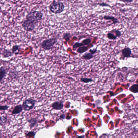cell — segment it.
I'll return each mask as SVG.
<instances>
[{"label": "cell", "instance_id": "6da1fadb", "mask_svg": "<svg viewBox=\"0 0 138 138\" xmlns=\"http://www.w3.org/2000/svg\"><path fill=\"white\" fill-rule=\"evenodd\" d=\"M49 8L51 13L55 14H58L63 12L65 5L63 2L53 0L49 6Z\"/></svg>", "mask_w": 138, "mask_h": 138}, {"label": "cell", "instance_id": "7a4b0ae2", "mask_svg": "<svg viewBox=\"0 0 138 138\" xmlns=\"http://www.w3.org/2000/svg\"><path fill=\"white\" fill-rule=\"evenodd\" d=\"M43 16V14L40 11L32 10L26 15V19L35 22L41 21Z\"/></svg>", "mask_w": 138, "mask_h": 138}, {"label": "cell", "instance_id": "3957f363", "mask_svg": "<svg viewBox=\"0 0 138 138\" xmlns=\"http://www.w3.org/2000/svg\"><path fill=\"white\" fill-rule=\"evenodd\" d=\"M58 41V39L56 37L48 39L43 40L41 44V47L45 50H50L54 47L55 45Z\"/></svg>", "mask_w": 138, "mask_h": 138}, {"label": "cell", "instance_id": "277c9868", "mask_svg": "<svg viewBox=\"0 0 138 138\" xmlns=\"http://www.w3.org/2000/svg\"><path fill=\"white\" fill-rule=\"evenodd\" d=\"M36 101L32 98L25 99L23 103L22 106L25 111H29L34 108Z\"/></svg>", "mask_w": 138, "mask_h": 138}, {"label": "cell", "instance_id": "5b68a950", "mask_svg": "<svg viewBox=\"0 0 138 138\" xmlns=\"http://www.w3.org/2000/svg\"><path fill=\"white\" fill-rule=\"evenodd\" d=\"M22 27L25 31L27 32H32L35 28L34 22L28 19L23 21Z\"/></svg>", "mask_w": 138, "mask_h": 138}, {"label": "cell", "instance_id": "8992f818", "mask_svg": "<svg viewBox=\"0 0 138 138\" xmlns=\"http://www.w3.org/2000/svg\"><path fill=\"white\" fill-rule=\"evenodd\" d=\"M64 106L63 102L62 101H57L52 104L51 106L52 109L55 110H61Z\"/></svg>", "mask_w": 138, "mask_h": 138}, {"label": "cell", "instance_id": "52a82bcc", "mask_svg": "<svg viewBox=\"0 0 138 138\" xmlns=\"http://www.w3.org/2000/svg\"><path fill=\"white\" fill-rule=\"evenodd\" d=\"M23 107L22 104H18L15 106L14 108V109L11 112L12 115L18 114H20L23 110Z\"/></svg>", "mask_w": 138, "mask_h": 138}, {"label": "cell", "instance_id": "ba28073f", "mask_svg": "<svg viewBox=\"0 0 138 138\" xmlns=\"http://www.w3.org/2000/svg\"><path fill=\"white\" fill-rule=\"evenodd\" d=\"M27 121L28 122L29 127L31 129L34 127L38 124V120L35 118L31 117V118L28 119Z\"/></svg>", "mask_w": 138, "mask_h": 138}, {"label": "cell", "instance_id": "9c48e42d", "mask_svg": "<svg viewBox=\"0 0 138 138\" xmlns=\"http://www.w3.org/2000/svg\"><path fill=\"white\" fill-rule=\"evenodd\" d=\"M8 70L3 66L0 67V82L2 81L5 77L8 72Z\"/></svg>", "mask_w": 138, "mask_h": 138}, {"label": "cell", "instance_id": "30bf717a", "mask_svg": "<svg viewBox=\"0 0 138 138\" xmlns=\"http://www.w3.org/2000/svg\"><path fill=\"white\" fill-rule=\"evenodd\" d=\"M131 49L129 47H125L122 50V54L124 57H129L131 55Z\"/></svg>", "mask_w": 138, "mask_h": 138}, {"label": "cell", "instance_id": "8fae6325", "mask_svg": "<svg viewBox=\"0 0 138 138\" xmlns=\"http://www.w3.org/2000/svg\"><path fill=\"white\" fill-rule=\"evenodd\" d=\"M103 18L106 20H110L113 22V24H115L118 23V21L117 19L115 17H114L112 16H109V15H105L103 17Z\"/></svg>", "mask_w": 138, "mask_h": 138}, {"label": "cell", "instance_id": "7c38bea8", "mask_svg": "<svg viewBox=\"0 0 138 138\" xmlns=\"http://www.w3.org/2000/svg\"><path fill=\"white\" fill-rule=\"evenodd\" d=\"M13 55V54L12 52H11L9 49H3V53H2V55H3V57L4 58H7L12 57Z\"/></svg>", "mask_w": 138, "mask_h": 138}, {"label": "cell", "instance_id": "4fadbf2b", "mask_svg": "<svg viewBox=\"0 0 138 138\" xmlns=\"http://www.w3.org/2000/svg\"><path fill=\"white\" fill-rule=\"evenodd\" d=\"M94 57V55L90 53V52H87L84 54L81 58L84 60H89Z\"/></svg>", "mask_w": 138, "mask_h": 138}, {"label": "cell", "instance_id": "5bb4252c", "mask_svg": "<svg viewBox=\"0 0 138 138\" xmlns=\"http://www.w3.org/2000/svg\"><path fill=\"white\" fill-rule=\"evenodd\" d=\"M20 50V47L19 45H15L11 49V52L13 54H14L15 55L19 54V52Z\"/></svg>", "mask_w": 138, "mask_h": 138}, {"label": "cell", "instance_id": "9a60e30c", "mask_svg": "<svg viewBox=\"0 0 138 138\" xmlns=\"http://www.w3.org/2000/svg\"><path fill=\"white\" fill-rule=\"evenodd\" d=\"M88 50H89L88 47L84 46L78 48V49H77V52L79 54H82Z\"/></svg>", "mask_w": 138, "mask_h": 138}, {"label": "cell", "instance_id": "2e32d148", "mask_svg": "<svg viewBox=\"0 0 138 138\" xmlns=\"http://www.w3.org/2000/svg\"><path fill=\"white\" fill-rule=\"evenodd\" d=\"M8 121V118L6 115L0 117V125H5Z\"/></svg>", "mask_w": 138, "mask_h": 138}, {"label": "cell", "instance_id": "e0dca14e", "mask_svg": "<svg viewBox=\"0 0 138 138\" xmlns=\"http://www.w3.org/2000/svg\"><path fill=\"white\" fill-rule=\"evenodd\" d=\"M71 36L70 33H65L63 35V39L66 41V42H68L70 40Z\"/></svg>", "mask_w": 138, "mask_h": 138}, {"label": "cell", "instance_id": "ac0fdd59", "mask_svg": "<svg viewBox=\"0 0 138 138\" xmlns=\"http://www.w3.org/2000/svg\"><path fill=\"white\" fill-rule=\"evenodd\" d=\"M80 81L82 83H89L93 81V79L90 78H87V77H81L80 78Z\"/></svg>", "mask_w": 138, "mask_h": 138}, {"label": "cell", "instance_id": "d6986e66", "mask_svg": "<svg viewBox=\"0 0 138 138\" xmlns=\"http://www.w3.org/2000/svg\"><path fill=\"white\" fill-rule=\"evenodd\" d=\"M107 38L110 40H116L117 38V37L116 35H115L114 33L109 32L107 34Z\"/></svg>", "mask_w": 138, "mask_h": 138}, {"label": "cell", "instance_id": "ffe728a7", "mask_svg": "<svg viewBox=\"0 0 138 138\" xmlns=\"http://www.w3.org/2000/svg\"><path fill=\"white\" fill-rule=\"evenodd\" d=\"M130 90L133 92H138V84H135L132 85L131 87H130Z\"/></svg>", "mask_w": 138, "mask_h": 138}, {"label": "cell", "instance_id": "44dd1931", "mask_svg": "<svg viewBox=\"0 0 138 138\" xmlns=\"http://www.w3.org/2000/svg\"><path fill=\"white\" fill-rule=\"evenodd\" d=\"M84 44L81 42V43H79V42H76V43H74V44L72 46V47L74 49H76L77 48H79V47H80L82 46H84Z\"/></svg>", "mask_w": 138, "mask_h": 138}, {"label": "cell", "instance_id": "7402d4cb", "mask_svg": "<svg viewBox=\"0 0 138 138\" xmlns=\"http://www.w3.org/2000/svg\"><path fill=\"white\" fill-rule=\"evenodd\" d=\"M91 41H92L91 39L89 38H87L82 40V42L84 44V46H87V45H89L91 43Z\"/></svg>", "mask_w": 138, "mask_h": 138}, {"label": "cell", "instance_id": "603a6c76", "mask_svg": "<svg viewBox=\"0 0 138 138\" xmlns=\"http://www.w3.org/2000/svg\"><path fill=\"white\" fill-rule=\"evenodd\" d=\"M36 133L34 131H30L25 134V136L26 137H35Z\"/></svg>", "mask_w": 138, "mask_h": 138}, {"label": "cell", "instance_id": "cb8c5ba5", "mask_svg": "<svg viewBox=\"0 0 138 138\" xmlns=\"http://www.w3.org/2000/svg\"><path fill=\"white\" fill-rule=\"evenodd\" d=\"M97 5L99 6L102 7H111V6L109 4L107 3H104V2L98 3Z\"/></svg>", "mask_w": 138, "mask_h": 138}, {"label": "cell", "instance_id": "d4e9b609", "mask_svg": "<svg viewBox=\"0 0 138 138\" xmlns=\"http://www.w3.org/2000/svg\"><path fill=\"white\" fill-rule=\"evenodd\" d=\"M112 32H114V33H115L116 34V36L117 37H120L121 36V35H122V33H121V32L119 30H116V29H114V30H112Z\"/></svg>", "mask_w": 138, "mask_h": 138}, {"label": "cell", "instance_id": "484cf974", "mask_svg": "<svg viewBox=\"0 0 138 138\" xmlns=\"http://www.w3.org/2000/svg\"><path fill=\"white\" fill-rule=\"evenodd\" d=\"M9 106L7 105H0V111H6L9 109Z\"/></svg>", "mask_w": 138, "mask_h": 138}, {"label": "cell", "instance_id": "4316f807", "mask_svg": "<svg viewBox=\"0 0 138 138\" xmlns=\"http://www.w3.org/2000/svg\"><path fill=\"white\" fill-rule=\"evenodd\" d=\"M89 52H90L91 54H93L94 55L96 53H97V48L96 49H90L89 50Z\"/></svg>", "mask_w": 138, "mask_h": 138}, {"label": "cell", "instance_id": "83f0119b", "mask_svg": "<svg viewBox=\"0 0 138 138\" xmlns=\"http://www.w3.org/2000/svg\"><path fill=\"white\" fill-rule=\"evenodd\" d=\"M119 1L124 2V3H132L133 1V0H118Z\"/></svg>", "mask_w": 138, "mask_h": 138}, {"label": "cell", "instance_id": "f1b7e54d", "mask_svg": "<svg viewBox=\"0 0 138 138\" xmlns=\"http://www.w3.org/2000/svg\"><path fill=\"white\" fill-rule=\"evenodd\" d=\"M60 117L61 119H65V114L61 115H60Z\"/></svg>", "mask_w": 138, "mask_h": 138}]
</instances>
